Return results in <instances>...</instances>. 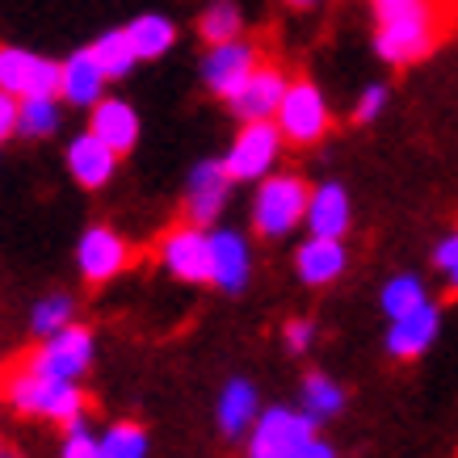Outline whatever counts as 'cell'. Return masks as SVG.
<instances>
[{
	"label": "cell",
	"instance_id": "32",
	"mask_svg": "<svg viewBox=\"0 0 458 458\" xmlns=\"http://www.w3.org/2000/svg\"><path fill=\"white\" fill-rule=\"evenodd\" d=\"M387 106H391V89L387 84H366L358 98H353V110H349V118L358 126H370V123H378L383 114H387Z\"/></svg>",
	"mask_w": 458,
	"mask_h": 458
},
{
	"label": "cell",
	"instance_id": "18",
	"mask_svg": "<svg viewBox=\"0 0 458 458\" xmlns=\"http://www.w3.org/2000/svg\"><path fill=\"white\" fill-rule=\"evenodd\" d=\"M106 89H110V76L101 72L93 47H76L59 68V101L72 110H93L106 98Z\"/></svg>",
	"mask_w": 458,
	"mask_h": 458
},
{
	"label": "cell",
	"instance_id": "26",
	"mask_svg": "<svg viewBox=\"0 0 458 458\" xmlns=\"http://www.w3.org/2000/svg\"><path fill=\"white\" fill-rule=\"evenodd\" d=\"M152 454V433L140 420H110L98 433V458H148Z\"/></svg>",
	"mask_w": 458,
	"mask_h": 458
},
{
	"label": "cell",
	"instance_id": "4",
	"mask_svg": "<svg viewBox=\"0 0 458 458\" xmlns=\"http://www.w3.org/2000/svg\"><path fill=\"white\" fill-rule=\"evenodd\" d=\"M311 181L291 168H274L257 181L249 202V227L257 240H286L303 227Z\"/></svg>",
	"mask_w": 458,
	"mask_h": 458
},
{
	"label": "cell",
	"instance_id": "28",
	"mask_svg": "<svg viewBox=\"0 0 458 458\" xmlns=\"http://www.w3.org/2000/svg\"><path fill=\"white\" fill-rule=\"evenodd\" d=\"M72 319H76V294H68V291L42 294V299H34V307H30V336L42 341V336L68 328Z\"/></svg>",
	"mask_w": 458,
	"mask_h": 458
},
{
	"label": "cell",
	"instance_id": "15",
	"mask_svg": "<svg viewBox=\"0 0 458 458\" xmlns=\"http://www.w3.org/2000/svg\"><path fill=\"white\" fill-rule=\"evenodd\" d=\"M59 59L26 51V47H0V89H9L17 98L34 93H55L59 98Z\"/></svg>",
	"mask_w": 458,
	"mask_h": 458
},
{
	"label": "cell",
	"instance_id": "14",
	"mask_svg": "<svg viewBox=\"0 0 458 458\" xmlns=\"http://www.w3.org/2000/svg\"><path fill=\"white\" fill-rule=\"evenodd\" d=\"M442 336V303L429 299L425 307L408 311V316L387 319V333H383V349L395 361H417L433 349V341Z\"/></svg>",
	"mask_w": 458,
	"mask_h": 458
},
{
	"label": "cell",
	"instance_id": "21",
	"mask_svg": "<svg viewBox=\"0 0 458 458\" xmlns=\"http://www.w3.org/2000/svg\"><path fill=\"white\" fill-rule=\"evenodd\" d=\"M89 131H93L101 143H110L118 156H131L140 148V110L126 98L106 93V98L89 110Z\"/></svg>",
	"mask_w": 458,
	"mask_h": 458
},
{
	"label": "cell",
	"instance_id": "37",
	"mask_svg": "<svg viewBox=\"0 0 458 458\" xmlns=\"http://www.w3.org/2000/svg\"><path fill=\"white\" fill-rule=\"evenodd\" d=\"M0 403H4V395H0Z\"/></svg>",
	"mask_w": 458,
	"mask_h": 458
},
{
	"label": "cell",
	"instance_id": "35",
	"mask_svg": "<svg viewBox=\"0 0 458 458\" xmlns=\"http://www.w3.org/2000/svg\"><path fill=\"white\" fill-rule=\"evenodd\" d=\"M286 4H291V9H299V13H303V9H316L319 0H286Z\"/></svg>",
	"mask_w": 458,
	"mask_h": 458
},
{
	"label": "cell",
	"instance_id": "34",
	"mask_svg": "<svg viewBox=\"0 0 458 458\" xmlns=\"http://www.w3.org/2000/svg\"><path fill=\"white\" fill-rule=\"evenodd\" d=\"M17 110H21V98L9 93V89H0V143L17 135Z\"/></svg>",
	"mask_w": 458,
	"mask_h": 458
},
{
	"label": "cell",
	"instance_id": "31",
	"mask_svg": "<svg viewBox=\"0 0 458 458\" xmlns=\"http://www.w3.org/2000/svg\"><path fill=\"white\" fill-rule=\"evenodd\" d=\"M433 269H437L445 294L458 299V227L454 232H445V236L433 244Z\"/></svg>",
	"mask_w": 458,
	"mask_h": 458
},
{
	"label": "cell",
	"instance_id": "17",
	"mask_svg": "<svg viewBox=\"0 0 458 458\" xmlns=\"http://www.w3.org/2000/svg\"><path fill=\"white\" fill-rule=\"evenodd\" d=\"M349 269V244L336 236H311L307 232L303 244L294 249V278L311 286V291H324L333 282L345 278Z\"/></svg>",
	"mask_w": 458,
	"mask_h": 458
},
{
	"label": "cell",
	"instance_id": "25",
	"mask_svg": "<svg viewBox=\"0 0 458 458\" xmlns=\"http://www.w3.org/2000/svg\"><path fill=\"white\" fill-rule=\"evenodd\" d=\"M93 47V55H98L101 72L114 81H126L131 72L140 68V55H135V47H131V34H126V26H114V30H101L98 38L89 42Z\"/></svg>",
	"mask_w": 458,
	"mask_h": 458
},
{
	"label": "cell",
	"instance_id": "11",
	"mask_svg": "<svg viewBox=\"0 0 458 458\" xmlns=\"http://www.w3.org/2000/svg\"><path fill=\"white\" fill-rule=\"evenodd\" d=\"M232 190L236 181L223 165V156H207L190 168L185 177V194H181V219L198 223V227H215L223 219V210L232 202Z\"/></svg>",
	"mask_w": 458,
	"mask_h": 458
},
{
	"label": "cell",
	"instance_id": "24",
	"mask_svg": "<svg viewBox=\"0 0 458 458\" xmlns=\"http://www.w3.org/2000/svg\"><path fill=\"white\" fill-rule=\"evenodd\" d=\"M59 123H64V101L55 93H34V98H21V110H17V135L21 140H55Z\"/></svg>",
	"mask_w": 458,
	"mask_h": 458
},
{
	"label": "cell",
	"instance_id": "13",
	"mask_svg": "<svg viewBox=\"0 0 458 458\" xmlns=\"http://www.w3.org/2000/svg\"><path fill=\"white\" fill-rule=\"evenodd\" d=\"M286 84H291V72L282 68L278 59L265 55L257 68L249 72V81L240 84L232 98L223 101L236 123H252V118H274L282 106V93H286Z\"/></svg>",
	"mask_w": 458,
	"mask_h": 458
},
{
	"label": "cell",
	"instance_id": "5",
	"mask_svg": "<svg viewBox=\"0 0 458 458\" xmlns=\"http://www.w3.org/2000/svg\"><path fill=\"white\" fill-rule=\"evenodd\" d=\"M274 123H278L286 148H319L333 135V106L311 76H291Z\"/></svg>",
	"mask_w": 458,
	"mask_h": 458
},
{
	"label": "cell",
	"instance_id": "36",
	"mask_svg": "<svg viewBox=\"0 0 458 458\" xmlns=\"http://www.w3.org/2000/svg\"><path fill=\"white\" fill-rule=\"evenodd\" d=\"M0 454H9V450H4V442H0Z\"/></svg>",
	"mask_w": 458,
	"mask_h": 458
},
{
	"label": "cell",
	"instance_id": "22",
	"mask_svg": "<svg viewBox=\"0 0 458 458\" xmlns=\"http://www.w3.org/2000/svg\"><path fill=\"white\" fill-rule=\"evenodd\" d=\"M126 34H131V47H135L140 64H156V59H165L168 51L177 47V26H173L168 13L131 17V21H126Z\"/></svg>",
	"mask_w": 458,
	"mask_h": 458
},
{
	"label": "cell",
	"instance_id": "3",
	"mask_svg": "<svg viewBox=\"0 0 458 458\" xmlns=\"http://www.w3.org/2000/svg\"><path fill=\"white\" fill-rule=\"evenodd\" d=\"M249 458H333V442L319 433V420L307 417L303 408L274 403L261 408L244 437Z\"/></svg>",
	"mask_w": 458,
	"mask_h": 458
},
{
	"label": "cell",
	"instance_id": "27",
	"mask_svg": "<svg viewBox=\"0 0 458 458\" xmlns=\"http://www.w3.org/2000/svg\"><path fill=\"white\" fill-rule=\"evenodd\" d=\"M429 299L433 294L420 274H391V278L383 282V291H378V311L387 319H395V316H408V311L425 307Z\"/></svg>",
	"mask_w": 458,
	"mask_h": 458
},
{
	"label": "cell",
	"instance_id": "20",
	"mask_svg": "<svg viewBox=\"0 0 458 458\" xmlns=\"http://www.w3.org/2000/svg\"><path fill=\"white\" fill-rule=\"evenodd\" d=\"M353 227V198L341 181H319L307 194V215H303V232L311 236H336L345 240Z\"/></svg>",
	"mask_w": 458,
	"mask_h": 458
},
{
	"label": "cell",
	"instance_id": "8",
	"mask_svg": "<svg viewBox=\"0 0 458 458\" xmlns=\"http://www.w3.org/2000/svg\"><path fill=\"white\" fill-rule=\"evenodd\" d=\"M156 261L181 286H210V227L177 219L156 240Z\"/></svg>",
	"mask_w": 458,
	"mask_h": 458
},
{
	"label": "cell",
	"instance_id": "30",
	"mask_svg": "<svg viewBox=\"0 0 458 458\" xmlns=\"http://www.w3.org/2000/svg\"><path fill=\"white\" fill-rule=\"evenodd\" d=\"M59 454L64 458H98V429L89 425V417L72 420L59 429Z\"/></svg>",
	"mask_w": 458,
	"mask_h": 458
},
{
	"label": "cell",
	"instance_id": "16",
	"mask_svg": "<svg viewBox=\"0 0 458 458\" xmlns=\"http://www.w3.org/2000/svg\"><path fill=\"white\" fill-rule=\"evenodd\" d=\"M118 160H123V156L114 152L110 143H101L89 126H84L81 135H72L68 152H64L68 177L76 181L81 190H89V194H98V190H106V185H110L114 173H118Z\"/></svg>",
	"mask_w": 458,
	"mask_h": 458
},
{
	"label": "cell",
	"instance_id": "29",
	"mask_svg": "<svg viewBox=\"0 0 458 458\" xmlns=\"http://www.w3.org/2000/svg\"><path fill=\"white\" fill-rule=\"evenodd\" d=\"M244 34V9L236 0H207L202 13H198V38L207 42H227Z\"/></svg>",
	"mask_w": 458,
	"mask_h": 458
},
{
	"label": "cell",
	"instance_id": "1",
	"mask_svg": "<svg viewBox=\"0 0 458 458\" xmlns=\"http://www.w3.org/2000/svg\"><path fill=\"white\" fill-rule=\"evenodd\" d=\"M375 55L387 68H412L442 47L458 26L454 0H370Z\"/></svg>",
	"mask_w": 458,
	"mask_h": 458
},
{
	"label": "cell",
	"instance_id": "19",
	"mask_svg": "<svg viewBox=\"0 0 458 458\" xmlns=\"http://www.w3.org/2000/svg\"><path fill=\"white\" fill-rule=\"evenodd\" d=\"M261 412V391L257 383L244 375L227 378L219 387V400H215V429H219L223 442H244L252 429V420Z\"/></svg>",
	"mask_w": 458,
	"mask_h": 458
},
{
	"label": "cell",
	"instance_id": "10",
	"mask_svg": "<svg viewBox=\"0 0 458 458\" xmlns=\"http://www.w3.org/2000/svg\"><path fill=\"white\" fill-rule=\"evenodd\" d=\"M261 59H265L261 42H252L249 34H240V38H227V42H210L207 51H202L198 76H202V84H207L210 98L227 101L240 84L249 81V72L257 68Z\"/></svg>",
	"mask_w": 458,
	"mask_h": 458
},
{
	"label": "cell",
	"instance_id": "6",
	"mask_svg": "<svg viewBox=\"0 0 458 458\" xmlns=\"http://www.w3.org/2000/svg\"><path fill=\"white\" fill-rule=\"evenodd\" d=\"M93 358H98V336H93V328H89V324H81V319H72L68 328L42 336L38 345L21 358V366L38 370V375L81 383V378L93 370Z\"/></svg>",
	"mask_w": 458,
	"mask_h": 458
},
{
	"label": "cell",
	"instance_id": "23",
	"mask_svg": "<svg viewBox=\"0 0 458 458\" xmlns=\"http://www.w3.org/2000/svg\"><path fill=\"white\" fill-rule=\"evenodd\" d=\"M345 403H349V395L333 375H324V370H307L303 375V383H299V408H303L307 417H316L324 425V420L341 417Z\"/></svg>",
	"mask_w": 458,
	"mask_h": 458
},
{
	"label": "cell",
	"instance_id": "7",
	"mask_svg": "<svg viewBox=\"0 0 458 458\" xmlns=\"http://www.w3.org/2000/svg\"><path fill=\"white\" fill-rule=\"evenodd\" d=\"M282 152H286V140L274 118H252V123H240L227 152H223V165L232 173L236 185H257L265 173H274L282 165Z\"/></svg>",
	"mask_w": 458,
	"mask_h": 458
},
{
	"label": "cell",
	"instance_id": "12",
	"mask_svg": "<svg viewBox=\"0 0 458 458\" xmlns=\"http://www.w3.org/2000/svg\"><path fill=\"white\" fill-rule=\"evenodd\" d=\"M252 282V240L240 227H210V291L240 299Z\"/></svg>",
	"mask_w": 458,
	"mask_h": 458
},
{
	"label": "cell",
	"instance_id": "2",
	"mask_svg": "<svg viewBox=\"0 0 458 458\" xmlns=\"http://www.w3.org/2000/svg\"><path fill=\"white\" fill-rule=\"evenodd\" d=\"M0 395L13 408L17 417L26 420H42V425H72V420L89 417V391L81 383H68V378H51L38 375L17 361L13 370L0 375Z\"/></svg>",
	"mask_w": 458,
	"mask_h": 458
},
{
	"label": "cell",
	"instance_id": "33",
	"mask_svg": "<svg viewBox=\"0 0 458 458\" xmlns=\"http://www.w3.org/2000/svg\"><path fill=\"white\" fill-rule=\"evenodd\" d=\"M316 341H319V324L311 316H291L282 324V345H286V353H294V358L311 353Z\"/></svg>",
	"mask_w": 458,
	"mask_h": 458
},
{
	"label": "cell",
	"instance_id": "9",
	"mask_svg": "<svg viewBox=\"0 0 458 458\" xmlns=\"http://www.w3.org/2000/svg\"><path fill=\"white\" fill-rule=\"evenodd\" d=\"M135 257H140L135 244L110 223H93L76 240V274H81L84 286H110L114 278H123L135 265Z\"/></svg>",
	"mask_w": 458,
	"mask_h": 458
}]
</instances>
